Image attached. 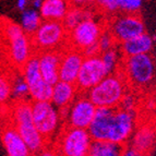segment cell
<instances>
[{"mask_svg": "<svg viewBox=\"0 0 156 156\" xmlns=\"http://www.w3.org/2000/svg\"><path fill=\"white\" fill-rule=\"evenodd\" d=\"M87 130L93 140L127 144L135 130L134 110L121 107H97Z\"/></svg>", "mask_w": 156, "mask_h": 156, "instance_id": "cell-1", "label": "cell"}, {"mask_svg": "<svg viewBox=\"0 0 156 156\" xmlns=\"http://www.w3.org/2000/svg\"><path fill=\"white\" fill-rule=\"evenodd\" d=\"M11 118H12L11 122L21 134L22 139L31 152V155L42 154L46 150L47 141L38 132L33 122L32 101L26 99L13 101Z\"/></svg>", "mask_w": 156, "mask_h": 156, "instance_id": "cell-2", "label": "cell"}, {"mask_svg": "<svg viewBox=\"0 0 156 156\" xmlns=\"http://www.w3.org/2000/svg\"><path fill=\"white\" fill-rule=\"evenodd\" d=\"M126 94V86L122 79L117 74L109 73L93 86L86 95L96 107H119Z\"/></svg>", "mask_w": 156, "mask_h": 156, "instance_id": "cell-3", "label": "cell"}, {"mask_svg": "<svg viewBox=\"0 0 156 156\" xmlns=\"http://www.w3.org/2000/svg\"><path fill=\"white\" fill-rule=\"evenodd\" d=\"M87 129L65 126L59 132L55 146V154L65 156H87L92 143Z\"/></svg>", "mask_w": 156, "mask_h": 156, "instance_id": "cell-4", "label": "cell"}, {"mask_svg": "<svg viewBox=\"0 0 156 156\" xmlns=\"http://www.w3.org/2000/svg\"><path fill=\"white\" fill-rule=\"evenodd\" d=\"M33 122L47 143L61 131L59 109L50 101H32Z\"/></svg>", "mask_w": 156, "mask_h": 156, "instance_id": "cell-5", "label": "cell"}, {"mask_svg": "<svg viewBox=\"0 0 156 156\" xmlns=\"http://www.w3.org/2000/svg\"><path fill=\"white\" fill-rule=\"evenodd\" d=\"M3 30L10 59L16 67L21 69L34 54L31 36L23 31L21 26L11 21L5 22Z\"/></svg>", "mask_w": 156, "mask_h": 156, "instance_id": "cell-6", "label": "cell"}, {"mask_svg": "<svg viewBox=\"0 0 156 156\" xmlns=\"http://www.w3.org/2000/svg\"><path fill=\"white\" fill-rule=\"evenodd\" d=\"M67 36L68 31L62 21L44 20L39 24L38 29L31 35L34 52L58 49Z\"/></svg>", "mask_w": 156, "mask_h": 156, "instance_id": "cell-7", "label": "cell"}, {"mask_svg": "<svg viewBox=\"0 0 156 156\" xmlns=\"http://www.w3.org/2000/svg\"><path fill=\"white\" fill-rule=\"evenodd\" d=\"M123 69L129 82L138 87L150 85L155 74V63L148 54L125 57Z\"/></svg>", "mask_w": 156, "mask_h": 156, "instance_id": "cell-8", "label": "cell"}, {"mask_svg": "<svg viewBox=\"0 0 156 156\" xmlns=\"http://www.w3.org/2000/svg\"><path fill=\"white\" fill-rule=\"evenodd\" d=\"M97 107L87 97V95L76 97L69 107L59 109L61 119L67 127L87 129L95 116Z\"/></svg>", "mask_w": 156, "mask_h": 156, "instance_id": "cell-9", "label": "cell"}, {"mask_svg": "<svg viewBox=\"0 0 156 156\" xmlns=\"http://www.w3.org/2000/svg\"><path fill=\"white\" fill-rule=\"evenodd\" d=\"M108 74L101 56H84L76 85L80 92L86 93Z\"/></svg>", "mask_w": 156, "mask_h": 156, "instance_id": "cell-10", "label": "cell"}, {"mask_svg": "<svg viewBox=\"0 0 156 156\" xmlns=\"http://www.w3.org/2000/svg\"><path fill=\"white\" fill-rule=\"evenodd\" d=\"M108 31L118 44L138 36L145 32V26L138 13H125L112 20Z\"/></svg>", "mask_w": 156, "mask_h": 156, "instance_id": "cell-11", "label": "cell"}, {"mask_svg": "<svg viewBox=\"0 0 156 156\" xmlns=\"http://www.w3.org/2000/svg\"><path fill=\"white\" fill-rule=\"evenodd\" d=\"M103 31L101 24L95 21L94 18L85 19L68 32L71 47L83 51L89 46L97 43Z\"/></svg>", "mask_w": 156, "mask_h": 156, "instance_id": "cell-12", "label": "cell"}, {"mask_svg": "<svg viewBox=\"0 0 156 156\" xmlns=\"http://www.w3.org/2000/svg\"><path fill=\"white\" fill-rule=\"evenodd\" d=\"M84 55L76 48H67L61 51V59L59 65V80L69 83H76L79 71L83 62Z\"/></svg>", "mask_w": 156, "mask_h": 156, "instance_id": "cell-13", "label": "cell"}, {"mask_svg": "<svg viewBox=\"0 0 156 156\" xmlns=\"http://www.w3.org/2000/svg\"><path fill=\"white\" fill-rule=\"evenodd\" d=\"M38 57L39 70L45 81L54 84L59 81V65L61 59V51L59 49L43 50L36 52Z\"/></svg>", "mask_w": 156, "mask_h": 156, "instance_id": "cell-14", "label": "cell"}, {"mask_svg": "<svg viewBox=\"0 0 156 156\" xmlns=\"http://www.w3.org/2000/svg\"><path fill=\"white\" fill-rule=\"evenodd\" d=\"M1 141L7 154L10 156L31 155L29 147L12 122H9L1 130Z\"/></svg>", "mask_w": 156, "mask_h": 156, "instance_id": "cell-15", "label": "cell"}, {"mask_svg": "<svg viewBox=\"0 0 156 156\" xmlns=\"http://www.w3.org/2000/svg\"><path fill=\"white\" fill-rule=\"evenodd\" d=\"M130 145L138 151L140 155H147L151 154L153 146L156 142V130L155 127L151 123L141 126L135 132H133Z\"/></svg>", "mask_w": 156, "mask_h": 156, "instance_id": "cell-16", "label": "cell"}, {"mask_svg": "<svg viewBox=\"0 0 156 156\" xmlns=\"http://www.w3.org/2000/svg\"><path fill=\"white\" fill-rule=\"evenodd\" d=\"M79 90L76 83H69L66 81H57L52 85V93L50 101L58 109L69 107L78 96Z\"/></svg>", "mask_w": 156, "mask_h": 156, "instance_id": "cell-17", "label": "cell"}, {"mask_svg": "<svg viewBox=\"0 0 156 156\" xmlns=\"http://www.w3.org/2000/svg\"><path fill=\"white\" fill-rule=\"evenodd\" d=\"M119 45L120 50L125 57L141 55V54H150L153 48V38L144 32Z\"/></svg>", "mask_w": 156, "mask_h": 156, "instance_id": "cell-18", "label": "cell"}, {"mask_svg": "<svg viewBox=\"0 0 156 156\" xmlns=\"http://www.w3.org/2000/svg\"><path fill=\"white\" fill-rule=\"evenodd\" d=\"M70 7L68 0H44L39 13L44 20L62 21Z\"/></svg>", "mask_w": 156, "mask_h": 156, "instance_id": "cell-19", "label": "cell"}, {"mask_svg": "<svg viewBox=\"0 0 156 156\" xmlns=\"http://www.w3.org/2000/svg\"><path fill=\"white\" fill-rule=\"evenodd\" d=\"M126 144H120L109 140H92L89 156H121Z\"/></svg>", "mask_w": 156, "mask_h": 156, "instance_id": "cell-20", "label": "cell"}, {"mask_svg": "<svg viewBox=\"0 0 156 156\" xmlns=\"http://www.w3.org/2000/svg\"><path fill=\"white\" fill-rule=\"evenodd\" d=\"M29 91L31 101H50L52 85L45 81L44 78H41L29 84Z\"/></svg>", "mask_w": 156, "mask_h": 156, "instance_id": "cell-21", "label": "cell"}, {"mask_svg": "<svg viewBox=\"0 0 156 156\" xmlns=\"http://www.w3.org/2000/svg\"><path fill=\"white\" fill-rule=\"evenodd\" d=\"M90 18H93V12H91L89 9L80 8V7H70L66 16L63 18L62 23L67 31L69 32L74 26L78 25L81 21Z\"/></svg>", "mask_w": 156, "mask_h": 156, "instance_id": "cell-22", "label": "cell"}, {"mask_svg": "<svg viewBox=\"0 0 156 156\" xmlns=\"http://www.w3.org/2000/svg\"><path fill=\"white\" fill-rule=\"evenodd\" d=\"M41 23H42V16H41V13L38 11H36L35 9L23 10L21 27L27 35L31 36L32 34L38 29Z\"/></svg>", "mask_w": 156, "mask_h": 156, "instance_id": "cell-23", "label": "cell"}, {"mask_svg": "<svg viewBox=\"0 0 156 156\" xmlns=\"http://www.w3.org/2000/svg\"><path fill=\"white\" fill-rule=\"evenodd\" d=\"M30 96L29 85L24 80L23 76H19L12 80V91H11V98L13 101H23Z\"/></svg>", "mask_w": 156, "mask_h": 156, "instance_id": "cell-24", "label": "cell"}, {"mask_svg": "<svg viewBox=\"0 0 156 156\" xmlns=\"http://www.w3.org/2000/svg\"><path fill=\"white\" fill-rule=\"evenodd\" d=\"M101 59L106 67L108 73H115L119 65V51L114 47L108 50L101 52Z\"/></svg>", "mask_w": 156, "mask_h": 156, "instance_id": "cell-25", "label": "cell"}, {"mask_svg": "<svg viewBox=\"0 0 156 156\" xmlns=\"http://www.w3.org/2000/svg\"><path fill=\"white\" fill-rule=\"evenodd\" d=\"M12 80L5 73L0 72V107L5 106L11 99Z\"/></svg>", "mask_w": 156, "mask_h": 156, "instance_id": "cell-26", "label": "cell"}, {"mask_svg": "<svg viewBox=\"0 0 156 156\" xmlns=\"http://www.w3.org/2000/svg\"><path fill=\"white\" fill-rule=\"evenodd\" d=\"M118 10L125 13H138L142 7L143 0H116Z\"/></svg>", "mask_w": 156, "mask_h": 156, "instance_id": "cell-27", "label": "cell"}, {"mask_svg": "<svg viewBox=\"0 0 156 156\" xmlns=\"http://www.w3.org/2000/svg\"><path fill=\"white\" fill-rule=\"evenodd\" d=\"M97 44H98V47L101 52L112 48L115 46V44H116V41H115L112 34L107 30V31L101 32V36H99L98 41H97Z\"/></svg>", "mask_w": 156, "mask_h": 156, "instance_id": "cell-28", "label": "cell"}, {"mask_svg": "<svg viewBox=\"0 0 156 156\" xmlns=\"http://www.w3.org/2000/svg\"><path fill=\"white\" fill-rule=\"evenodd\" d=\"M94 2L104 12L114 13L118 10V5L116 0H95Z\"/></svg>", "mask_w": 156, "mask_h": 156, "instance_id": "cell-29", "label": "cell"}, {"mask_svg": "<svg viewBox=\"0 0 156 156\" xmlns=\"http://www.w3.org/2000/svg\"><path fill=\"white\" fill-rule=\"evenodd\" d=\"M82 52H83L84 56H97V55H101V49H99L98 44L95 43V44L85 48Z\"/></svg>", "mask_w": 156, "mask_h": 156, "instance_id": "cell-30", "label": "cell"}, {"mask_svg": "<svg viewBox=\"0 0 156 156\" xmlns=\"http://www.w3.org/2000/svg\"><path fill=\"white\" fill-rule=\"evenodd\" d=\"M71 7H80V8H86L95 0H68Z\"/></svg>", "mask_w": 156, "mask_h": 156, "instance_id": "cell-31", "label": "cell"}, {"mask_svg": "<svg viewBox=\"0 0 156 156\" xmlns=\"http://www.w3.org/2000/svg\"><path fill=\"white\" fill-rule=\"evenodd\" d=\"M123 155H126V156H138V155H140V154L138 153V151H136L133 146H131L130 144H129V145L125 146Z\"/></svg>", "mask_w": 156, "mask_h": 156, "instance_id": "cell-32", "label": "cell"}, {"mask_svg": "<svg viewBox=\"0 0 156 156\" xmlns=\"http://www.w3.org/2000/svg\"><path fill=\"white\" fill-rule=\"evenodd\" d=\"M27 3H29V0H18L16 1V7H18L19 10L23 11L26 5H27Z\"/></svg>", "mask_w": 156, "mask_h": 156, "instance_id": "cell-33", "label": "cell"}, {"mask_svg": "<svg viewBox=\"0 0 156 156\" xmlns=\"http://www.w3.org/2000/svg\"><path fill=\"white\" fill-rule=\"evenodd\" d=\"M43 1H44V0H33L34 8L38 9V10H39V8H41V7H42V5H43Z\"/></svg>", "mask_w": 156, "mask_h": 156, "instance_id": "cell-34", "label": "cell"}]
</instances>
